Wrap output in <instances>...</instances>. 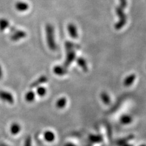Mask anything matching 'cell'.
<instances>
[{"label": "cell", "instance_id": "obj_4", "mask_svg": "<svg viewBox=\"0 0 146 146\" xmlns=\"http://www.w3.org/2000/svg\"><path fill=\"white\" fill-rule=\"evenodd\" d=\"M66 54V60L64 63V66L65 67L69 66L72 62L74 61L76 58V52L74 50H70V51H67Z\"/></svg>", "mask_w": 146, "mask_h": 146}, {"label": "cell", "instance_id": "obj_9", "mask_svg": "<svg viewBox=\"0 0 146 146\" xmlns=\"http://www.w3.org/2000/svg\"><path fill=\"white\" fill-rule=\"evenodd\" d=\"M29 6L28 4L23 2V1H18L15 4V8L19 12H25L28 10Z\"/></svg>", "mask_w": 146, "mask_h": 146}, {"label": "cell", "instance_id": "obj_24", "mask_svg": "<svg viewBox=\"0 0 146 146\" xmlns=\"http://www.w3.org/2000/svg\"><path fill=\"white\" fill-rule=\"evenodd\" d=\"M0 146H9V145L5 143H0Z\"/></svg>", "mask_w": 146, "mask_h": 146}, {"label": "cell", "instance_id": "obj_13", "mask_svg": "<svg viewBox=\"0 0 146 146\" xmlns=\"http://www.w3.org/2000/svg\"><path fill=\"white\" fill-rule=\"evenodd\" d=\"M9 22L7 19L5 18H1L0 19V31H5L9 27Z\"/></svg>", "mask_w": 146, "mask_h": 146}, {"label": "cell", "instance_id": "obj_18", "mask_svg": "<svg viewBox=\"0 0 146 146\" xmlns=\"http://www.w3.org/2000/svg\"><path fill=\"white\" fill-rule=\"evenodd\" d=\"M54 138H55V136L52 132L50 131H47L46 132H45L44 138L46 140L48 141V142H52V141L54 139Z\"/></svg>", "mask_w": 146, "mask_h": 146}, {"label": "cell", "instance_id": "obj_19", "mask_svg": "<svg viewBox=\"0 0 146 146\" xmlns=\"http://www.w3.org/2000/svg\"><path fill=\"white\" fill-rule=\"evenodd\" d=\"M100 98L106 104H109L110 102V99L108 94L106 92H102L100 94Z\"/></svg>", "mask_w": 146, "mask_h": 146}, {"label": "cell", "instance_id": "obj_8", "mask_svg": "<svg viewBox=\"0 0 146 146\" xmlns=\"http://www.w3.org/2000/svg\"><path fill=\"white\" fill-rule=\"evenodd\" d=\"M77 65H78L80 68L81 69L83 70L85 72H88V68L87 65V63H86V61L85 60V58L83 57H78L76 60Z\"/></svg>", "mask_w": 146, "mask_h": 146}, {"label": "cell", "instance_id": "obj_17", "mask_svg": "<svg viewBox=\"0 0 146 146\" xmlns=\"http://www.w3.org/2000/svg\"><path fill=\"white\" fill-rule=\"evenodd\" d=\"M66 104V99L65 98H62L59 99L56 102V106L57 108H63Z\"/></svg>", "mask_w": 146, "mask_h": 146}, {"label": "cell", "instance_id": "obj_6", "mask_svg": "<svg viewBox=\"0 0 146 146\" xmlns=\"http://www.w3.org/2000/svg\"><path fill=\"white\" fill-rule=\"evenodd\" d=\"M67 29L70 35L73 38H76L78 36V33L76 26L73 23H69L67 26Z\"/></svg>", "mask_w": 146, "mask_h": 146}, {"label": "cell", "instance_id": "obj_16", "mask_svg": "<svg viewBox=\"0 0 146 146\" xmlns=\"http://www.w3.org/2000/svg\"><path fill=\"white\" fill-rule=\"evenodd\" d=\"M127 22V20H119L115 25V28L116 30H120L124 27Z\"/></svg>", "mask_w": 146, "mask_h": 146}, {"label": "cell", "instance_id": "obj_10", "mask_svg": "<svg viewBox=\"0 0 146 146\" xmlns=\"http://www.w3.org/2000/svg\"><path fill=\"white\" fill-rule=\"evenodd\" d=\"M136 79V75L135 74H131L127 76L124 80V85L125 86H130L133 84Z\"/></svg>", "mask_w": 146, "mask_h": 146}, {"label": "cell", "instance_id": "obj_21", "mask_svg": "<svg viewBox=\"0 0 146 146\" xmlns=\"http://www.w3.org/2000/svg\"><path fill=\"white\" fill-rule=\"evenodd\" d=\"M24 146H32V139L30 136H28L26 138L24 143Z\"/></svg>", "mask_w": 146, "mask_h": 146}, {"label": "cell", "instance_id": "obj_2", "mask_svg": "<svg viewBox=\"0 0 146 146\" xmlns=\"http://www.w3.org/2000/svg\"><path fill=\"white\" fill-rule=\"evenodd\" d=\"M0 99L3 101L7 102L9 104H12L14 102V99L11 93L6 91L0 90Z\"/></svg>", "mask_w": 146, "mask_h": 146}, {"label": "cell", "instance_id": "obj_12", "mask_svg": "<svg viewBox=\"0 0 146 146\" xmlns=\"http://www.w3.org/2000/svg\"><path fill=\"white\" fill-rule=\"evenodd\" d=\"M65 48L67 51H70V50H74L75 49H79L80 48V46L71 42H66L65 43Z\"/></svg>", "mask_w": 146, "mask_h": 146}, {"label": "cell", "instance_id": "obj_20", "mask_svg": "<svg viewBox=\"0 0 146 146\" xmlns=\"http://www.w3.org/2000/svg\"><path fill=\"white\" fill-rule=\"evenodd\" d=\"M47 92V90L44 87H43V86H39V87L37 88L36 89V93L40 97H43L44 96L46 95Z\"/></svg>", "mask_w": 146, "mask_h": 146}, {"label": "cell", "instance_id": "obj_14", "mask_svg": "<svg viewBox=\"0 0 146 146\" xmlns=\"http://www.w3.org/2000/svg\"><path fill=\"white\" fill-rule=\"evenodd\" d=\"M21 131V126L17 124V123H14L11 125V133L13 135H17Z\"/></svg>", "mask_w": 146, "mask_h": 146}, {"label": "cell", "instance_id": "obj_1", "mask_svg": "<svg viewBox=\"0 0 146 146\" xmlns=\"http://www.w3.org/2000/svg\"><path fill=\"white\" fill-rule=\"evenodd\" d=\"M46 37L49 48L52 51H56L57 49V46L55 40L54 29L51 24H47L46 25Z\"/></svg>", "mask_w": 146, "mask_h": 146}, {"label": "cell", "instance_id": "obj_22", "mask_svg": "<svg viewBox=\"0 0 146 146\" xmlns=\"http://www.w3.org/2000/svg\"><path fill=\"white\" fill-rule=\"evenodd\" d=\"M119 3H120V6L124 9L127 7V0H119Z\"/></svg>", "mask_w": 146, "mask_h": 146}, {"label": "cell", "instance_id": "obj_23", "mask_svg": "<svg viewBox=\"0 0 146 146\" xmlns=\"http://www.w3.org/2000/svg\"><path fill=\"white\" fill-rule=\"evenodd\" d=\"M3 76V70H2V67L0 65V79H1V77Z\"/></svg>", "mask_w": 146, "mask_h": 146}, {"label": "cell", "instance_id": "obj_3", "mask_svg": "<svg viewBox=\"0 0 146 146\" xmlns=\"http://www.w3.org/2000/svg\"><path fill=\"white\" fill-rule=\"evenodd\" d=\"M26 35V32L21 30H16L12 33V34L11 36V39L13 42H17L22 38H25Z\"/></svg>", "mask_w": 146, "mask_h": 146}, {"label": "cell", "instance_id": "obj_15", "mask_svg": "<svg viewBox=\"0 0 146 146\" xmlns=\"http://www.w3.org/2000/svg\"><path fill=\"white\" fill-rule=\"evenodd\" d=\"M35 93L33 91H29L25 95V99L27 102H33L35 99Z\"/></svg>", "mask_w": 146, "mask_h": 146}, {"label": "cell", "instance_id": "obj_5", "mask_svg": "<svg viewBox=\"0 0 146 146\" xmlns=\"http://www.w3.org/2000/svg\"><path fill=\"white\" fill-rule=\"evenodd\" d=\"M53 72L55 74H56L59 76H62L68 73V70L66 69V67L65 66H61V65H56L53 68Z\"/></svg>", "mask_w": 146, "mask_h": 146}, {"label": "cell", "instance_id": "obj_7", "mask_svg": "<svg viewBox=\"0 0 146 146\" xmlns=\"http://www.w3.org/2000/svg\"><path fill=\"white\" fill-rule=\"evenodd\" d=\"M47 81H48V77L46 76H40L39 78H38L31 85V88H35V87H38L40 85L44 84Z\"/></svg>", "mask_w": 146, "mask_h": 146}, {"label": "cell", "instance_id": "obj_11", "mask_svg": "<svg viewBox=\"0 0 146 146\" xmlns=\"http://www.w3.org/2000/svg\"><path fill=\"white\" fill-rule=\"evenodd\" d=\"M115 12L119 20H127V17L124 12V9L121 6H117L115 9Z\"/></svg>", "mask_w": 146, "mask_h": 146}]
</instances>
